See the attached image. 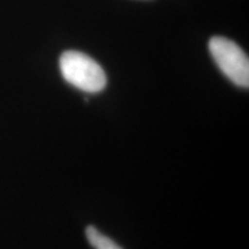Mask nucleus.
<instances>
[{
    "label": "nucleus",
    "instance_id": "1",
    "mask_svg": "<svg viewBox=\"0 0 249 249\" xmlns=\"http://www.w3.org/2000/svg\"><path fill=\"white\" fill-rule=\"evenodd\" d=\"M59 65L64 79L82 91L99 92L107 86V74L101 65L82 52H64Z\"/></svg>",
    "mask_w": 249,
    "mask_h": 249
},
{
    "label": "nucleus",
    "instance_id": "2",
    "mask_svg": "<svg viewBox=\"0 0 249 249\" xmlns=\"http://www.w3.org/2000/svg\"><path fill=\"white\" fill-rule=\"evenodd\" d=\"M209 50L219 70L234 85L248 88L249 60L240 46L225 37L214 36L209 42Z\"/></svg>",
    "mask_w": 249,
    "mask_h": 249
},
{
    "label": "nucleus",
    "instance_id": "3",
    "mask_svg": "<svg viewBox=\"0 0 249 249\" xmlns=\"http://www.w3.org/2000/svg\"><path fill=\"white\" fill-rule=\"evenodd\" d=\"M86 236L89 244L95 249H123L108 236L102 234L95 226L90 225L86 229Z\"/></svg>",
    "mask_w": 249,
    "mask_h": 249
}]
</instances>
